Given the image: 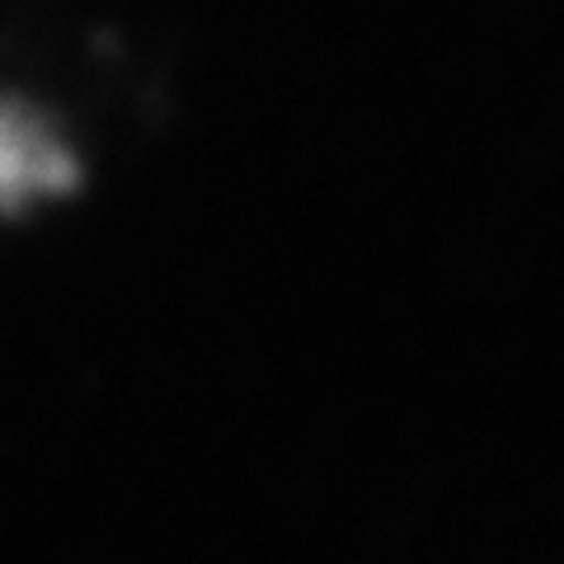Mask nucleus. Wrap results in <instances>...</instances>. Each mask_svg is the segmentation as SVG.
Wrapping results in <instances>:
<instances>
[{"instance_id":"1","label":"nucleus","mask_w":564,"mask_h":564,"mask_svg":"<svg viewBox=\"0 0 564 564\" xmlns=\"http://www.w3.org/2000/svg\"><path fill=\"white\" fill-rule=\"evenodd\" d=\"M80 180L66 147L33 113L0 104V212H20L39 193H62Z\"/></svg>"}]
</instances>
